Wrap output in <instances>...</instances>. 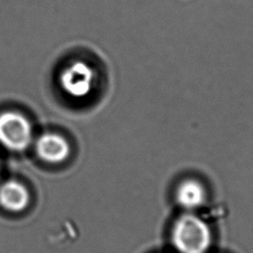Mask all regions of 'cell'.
Listing matches in <instances>:
<instances>
[{
    "instance_id": "7a4b0ae2",
    "label": "cell",
    "mask_w": 253,
    "mask_h": 253,
    "mask_svg": "<svg viewBox=\"0 0 253 253\" xmlns=\"http://www.w3.org/2000/svg\"><path fill=\"white\" fill-rule=\"evenodd\" d=\"M60 86L71 98L82 99L91 94L96 82V72L84 61L68 64L60 74Z\"/></svg>"
},
{
    "instance_id": "8992f818",
    "label": "cell",
    "mask_w": 253,
    "mask_h": 253,
    "mask_svg": "<svg viewBox=\"0 0 253 253\" xmlns=\"http://www.w3.org/2000/svg\"><path fill=\"white\" fill-rule=\"evenodd\" d=\"M175 197L180 207L187 211H193L204 204L206 190L199 181L188 179L179 184Z\"/></svg>"
},
{
    "instance_id": "5b68a950",
    "label": "cell",
    "mask_w": 253,
    "mask_h": 253,
    "mask_svg": "<svg viewBox=\"0 0 253 253\" xmlns=\"http://www.w3.org/2000/svg\"><path fill=\"white\" fill-rule=\"evenodd\" d=\"M30 195L27 188L14 180L0 186V205L10 211H21L27 208Z\"/></svg>"
},
{
    "instance_id": "277c9868",
    "label": "cell",
    "mask_w": 253,
    "mask_h": 253,
    "mask_svg": "<svg viewBox=\"0 0 253 253\" xmlns=\"http://www.w3.org/2000/svg\"><path fill=\"white\" fill-rule=\"evenodd\" d=\"M36 150L42 160L49 163H59L68 157L70 147L62 136L55 133H44L37 140Z\"/></svg>"
},
{
    "instance_id": "3957f363",
    "label": "cell",
    "mask_w": 253,
    "mask_h": 253,
    "mask_svg": "<svg viewBox=\"0 0 253 253\" xmlns=\"http://www.w3.org/2000/svg\"><path fill=\"white\" fill-rule=\"evenodd\" d=\"M33 137L29 121L16 112L0 115V143L8 149L21 151L28 147Z\"/></svg>"
},
{
    "instance_id": "6da1fadb",
    "label": "cell",
    "mask_w": 253,
    "mask_h": 253,
    "mask_svg": "<svg viewBox=\"0 0 253 253\" xmlns=\"http://www.w3.org/2000/svg\"><path fill=\"white\" fill-rule=\"evenodd\" d=\"M172 243L179 253H206L211 244V228L200 216L184 213L174 222Z\"/></svg>"
}]
</instances>
